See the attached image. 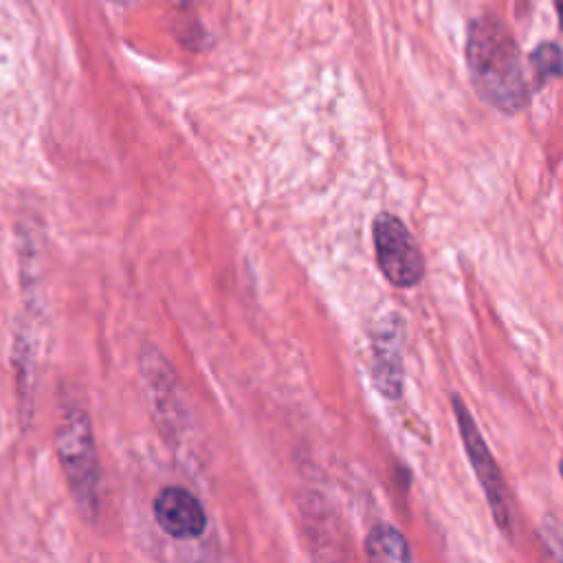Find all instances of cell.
Masks as SVG:
<instances>
[{"label":"cell","instance_id":"cell-1","mask_svg":"<svg viewBox=\"0 0 563 563\" xmlns=\"http://www.w3.org/2000/svg\"><path fill=\"white\" fill-rule=\"evenodd\" d=\"M466 64L475 90L484 101L506 114L519 112L528 99V81L519 46L510 29L493 15L471 22Z\"/></svg>","mask_w":563,"mask_h":563},{"label":"cell","instance_id":"cell-2","mask_svg":"<svg viewBox=\"0 0 563 563\" xmlns=\"http://www.w3.org/2000/svg\"><path fill=\"white\" fill-rule=\"evenodd\" d=\"M57 455L77 506L95 512L99 501V460L92 427L81 409H70L57 429Z\"/></svg>","mask_w":563,"mask_h":563},{"label":"cell","instance_id":"cell-3","mask_svg":"<svg viewBox=\"0 0 563 563\" xmlns=\"http://www.w3.org/2000/svg\"><path fill=\"white\" fill-rule=\"evenodd\" d=\"M374 253L383 277L398 288L416 286L424 275V257L405 227L394 213H378L372 224Z\"/></svg>","mask_w":563,"mask_h":563},{"label":"cell","instance_id":"cell-4","mask_svg":"<svg viewBox=\"0 0 563 563\" xmlns=\"http://www.w3.org/2000/svg\"><path fill=\"white\" fill-rule=\"evenodd\" d=\"M453 413L457 420V429L466 449V455L471 460V466L475 468L477 482L486 495V501L490 506V512L497 521V528L504 532L506 539H512V510H510V499H508V488L501 477V471L490 455L471 411L462 402L460 396H453Z\"/></svg>","mask_w":563,"mask_h":563},{"label":"cell","instance_id":"cell-5","mask_svg":"<svg viewBox=\"0 0 563 563\" xmlns=\"http://www.w3.org/2000/svg\"><path fill=\"white\" fill-rule=\"evenodd\" d=\"M154 519L174 539H196L207 528L200 499L183 486H167L156 495Z\"/></svg>","mask_w":563,"mask_h":563},{"label":"cell","instance_id":"cell-6","mask_svg":"<svg viewBox=\"0 0 563 563\" xmlns=\"http://www.w3.org/2000/svg\"><path fill=\"white\" fill-rule=\"evenodd\" d=\"M400 343H402V332H400V323L396 319H394V325L385 323V330L374 334L372 376H374L376 387L389 398H398L402 391Z\"/></svg>","mask_w":563,"mask_h":563},{"label":"cell","instance_id":"cell-7","mask_svg":"<svg viewBox=\"0 0 563 563\" xmlns=\"http://www.w3.org/2000/svg\"><path fill=\"white\" fill-rule=\"evenodd\" d=\"M365 554L372 561H411L407 539L394 526H376L365 537Z\"/></svg>","mask_w":563,"mask_h":563},{"label":"cell","instance_id":"cell-8","mask_svg":"<svg viewBox=\"0 0 563 563\" xmlns=\"http://www.w3.org/2000/svg\"><path fill=\"white\" fill-rule=\"evenodd\" d=\"M530 59H532V66L537 70L539 84L561 75V51H559V46L554 42L541 44L537 51H532Z\"/></svg>","mask_w":563,"mask_h":563}]
</instances>
